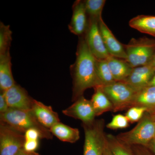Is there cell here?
Wrapping results in <instances>:
<instances>
[{"instance_id": "6da1fadb", "label": "cell", "mask_w": 155, "mask_h": 155, "mask_svg": "<svg viewBox=\"0 0 155 155\" xmlns=\"http://www.w3.org/2000/svg\"><path fill=\"white\" fill-rule=\"evenodd\" d=\"M84 35L80 37L76 51V60L72 67L73 78L72 101L83 96L88 88L103 86L97 75L96 60L87 46Z\"/></svg>"}, {"instance_id": "7a4b0ae2", "label": "cell", "mask_w": 155, "mask_h": 155, "mask_svg": "<svg viewBox=\"0 0 155 155\" xmlns=\"http://www.w3.org/2000/svg\"><path fill=\"white\" fill-rule=\"evenodd\" d=\"M0 121L24 134L26 130L34 128L40 132L42 139L53 138L49 129L42 125L30 110L9 108L5 113L0 114Z\"/></svg>"}, {"instance_id": "3957f363", "label": "cell", "mask_w": 155, "mask_h": 155, "mask_svg": "<svg viewBox=\"0 0 155 155\" xmlns=\"http://www.w3.org/2000/svg\"><path fill=\"white\" fill-rule=\"evenodd\" d=\"M124 47L127 56L125 61L135 68L147 65L151 61L155 51V40L133 38Z\"/></svg>"}, {"instance_id": "277c9868", "label": "cell", "mask_w": 155, "mask_h": 155, "mask_svg": "<svg viewBox=\"0 0 155 155\" xmlns=\"http://www.w3.org/2000/svg\"><path fill=\"white\" fill-rule=\"evenodd\" d=\"M119 140L128 145L146 147L155 138V121L147 112L134 128L118 134Z\"/></svg>"}, {"instance_id": "5b68a950", "label": "cell", "mask_w": 155, "mask_h": 155, "mask_svg": "<svg viewBox=\"0 0 155 155\" xmlns=\"http://www.w3.org/2000/svg\"><path fill=\"white\" fill-rule=\"evenodd\" d=\"M82 126L84 132L83 155H104L107 141L104 120H95L89 124L82 123Z\"/></svg>"}, {"instance_id": "8992f818", "label": "cell", "mask_w": 155, "mask_h": 155, "mask_svg": "<svg viewBox=\"0 0 155 155\" xmlns=\"http://www.w3.org/2000/svg\"><path fill=\"white\" fill-rule=\"evenodd\" d=\"M101 88L113 104L114 112L127 109L137 92L124 81H116Z\"/></svg>"}, {"instance_id": "52a82bcc", "label": "cell", "mask_w": 155, "mask_h": 155, "mask_svg": "<svg viewBox=\"0 0 155 155\" xmlns=\"http://www.w3.org/2000/svg\"><path fill=\"white\" fill-rule=\"evenodd\" d=\"M25 141L24 134L1 122L0 155H15L23 149Z\"/></svg>"}, {"instance_id": "ba28073f", "label": "cell", "mask_w": 155, "mask_h": 155, "mask_svg": "<svg viewBox=\"0 0 155 155\" xmlns=\"http://www.w3.org/2000/svg\"><path fill=\"white\" fill-rule=\"evenodd\" d=\"M98 22L96 19L89 18L88 26L84 38L95 58L97 60H106L110 54L104 44Z\"/></svg>"}, {"instance_id": "9c48e42d", "label": "cell", "mask_w": 155, "mask_h": 155, "mask_svg": "<svg viewBox=\"0 0 155 155\" xmlns=\"http://www.w3.org/2000/svg\"><path fill=\"white\" fill-rule=\"evenodd\" d=\"M62 113L67 116L79 119L84 124L93 123L96 116L91 101L83 96L78 99L72 105L63 110Z\"/></svg>"}, {"instance_id": "30bf717a", "label": "cell", "mask_w": 155, "mask_h": 155, "mask_svg": "<svg viewBox=\"0 0 155 155\" xmlns=\"http://www.w3.org/2000/svg\"><path fill=\"white\" fill-rule=\"evenodd\" d=\"M2 92L4 94L9 108L23 110H31L34 99L20 85L15 84Z\"/></svg>"}, {"instance_id": "8fae6325", "label": "cell", "mask_w": 155, "mask_h": 155, "mask_svg": "<svg viewBox=\"0 0 155 155\" xmlns=\"http://www.w3.org/2000/svg\"><path fill=\"white\" fill-rule=\"evenodd\" d=\"M99 26L104 44L109 54L119 58L126 60L127 56L124 44H122L117 39L103 18L99 21Z\"/></svg>"}, {"instance_id": "7c38bea8", "label": "cell", "mask_w": 155, "mask_h": 155, "mask_svg": "<svg viewBox=\"0 0 155 155\" xmlns=\"http://www.w3.org/2000/svg\"><path fill=\"white\" fill-rule=\"evenodd\" d=\"M155 73V70L149 64L134 68L124 82L137 91L148 86Z\"/></svg>"}, {"instance_id": "4fadbf2b", "label": "cell", "mask_w": 155, "mask_h": 155, "mask_svg": "<svg viewBox=\"0 0 155 155\" xmlns=\"http://www.w3.org/2000/svg\"><path fill=\"white\" fill-rule=\"evenodd\" d=\"M73 13L69 28L72 33L81 36L86 32L88 24L84 1H75L72 7Z\"/></svg>"}, {"instance_id": "5bb4252c", "label": "cell", "mask_w": 155, "mask_h": 155, "mask_svg": "<svg viewBox=\"0 0 155 155\" xmlns=\"http://www.w3.org/2000/svg\"><path fill=\"white\" fill-rule=\"evenodd\" d=\"M30 111L39 122L48 129L61 122L58 113L53 110L51 106L46 105L34 99Z\"/></svg>"}, {"instance_id": "9a60e30c", "label": "cell", "mask_w": 155, "mask_h": 155, "mask_svg": "<svg viewBox=\"0 0 155 155\" xmlns=\"http://www.w3.org/2000/svg\"><path fill=\"white\" fill-rule=\"evenodd\" d=\"M146 108L147 112L155 110V87L147 86L137 93L127 109L132 107Z\"/></svg>"}, {"instance_id": "2e32d148", "label": "cell", "mask_w": 155, "mask_h": 155, "mask_svg": "<svg viewBox=\"0 0 155 155\" xmlns=\"http://www.w3.org/2000/svg\"><path fill=\"white\" fill-rule=\"evenodd\" d=\"M10 52L0 55V88L5 91L15 85Z\"/></svg>"}, {"instance_id": "e0dca14e", "label": "cell", "mask_w": 155, "mask_h": 155, "mask_svg": "<svg viewBox=\"0 0 155 155\" xmlns=\"http://www.w3.org/2000/svg\"><path fill=\"white\" fill-rule=\"evenodd\" d=\"M116 81H123L128 77L133 68L125 60L110 55L106 59Z\"/></svg>"}, {"instance_id": "ac0fdd59", "label": "cell", "mask_w": 155, "mask_h": 155, "mask_svg": "<svg viewBox=\"0 0 155 155\" xmlns=\"http://www.w3.org/2000/svg\"><path fill=\"white\" fill-rule=\"evenodd\" d=\"M49 130L53 135L61 141L74 143L80 138V132L78 129L70 127L61 122L53 125Z\"/></svg>"}, {"instance_id": "d6986e66", "label": "cell", "mask_w": 155, "mask_h": 155, "mask_svg": "<svg viewBox=\"0 0 155 155\" xmlns=\"http://www.w3.org/2000/svg\"><path fill=\"white\" fill-rule=\"evenodd\" d=\"M94 93L91 100L96 116L102 115L104 113L114 110V106L105 94L101 86L94 88Z\"/></svg>"}, {"instance_id": "ffe728a7", "label": "cell", "mask_w": 155, "mask_h": 155, "mask_svg": "<svg viewBox=\"0 0 155 155\" xmlns=\"http://www.w3.org/2000/svg\"><path fill=\"white\" fill-rule=\"evenodd\" d=\"M129 25L140 32L155 37V16L138 15L130 19Z\"/></svg>"}, {"instance_id": "44dd1931", "label": "cell", "mask_w": 155, "mask_h": 155, "mask_svg": "<svg viewBox=\"0 0 155 155\" xmlns=\"http://www.w3.org/2000/svg\"><path fill=\"white\" fill-rule=\"evenodd\" d=\"M109 148L114 155H134L130 146L122 142L116 137L111 134H106Z\"/></svg>"}, {"instance_id": "7402d4cb", "label": "cell", "mask_w": 155, "mask_h": 155, "mask_svg": "<svg viewBox=\"0 0 155 155\" xmlns=\"http://www.w3.org/2000/svg\"><path fill=\"white\" fill-rule=\"evenodd\" d=\"M96 70L98 77L103 86L116 82L106 60H96Z\"/></svg>"}, {"instance_id": "603a6c76", "label": "cell", "mask_w": 155, "mask_h": 155, "mask_svg": "<svg viewBox=\"0 0 155 155\" xmlns=\"http://www.w3.org/2000/svg\"><path fill=\"white\" fill-rule=\"evenodd\" d=\"M84 1L87 14L89 18L99 21L102 18V14L105 0H86Z\"/></svg>"}, {"instance_id": "cb8c5ba5", "label": "cell", "mask_w": 155, "mask_h": 155, "mask_svg": "<svg viewBox=\"0 0 155 155\" xmlns=\"http://www.w3.org/2000/svg\"><path fill=\"white\" fill-rule=\"evenodd\" d=\"M12 32L9 25L0 23V55L10 52Z\"/></svg>"}, {"instance_id": "d4e9b609", "label": "cell", "mask_w": 155, "mask_h": 155, "mask_svg": "<svg viewBox=\"0 0 155 155\" xmlns=\"http://www.w3.org/2000/svg\"><path fill=\"white\" fill-rule=\"evenodd\" d=\"M129 122L126 116L122 114H117L113 117L111 122L108 123L106 126L113 130L122 129L128 127Z\"/></svg>"}, {"instance_id": "484cf974", "label": "cell", "mask_w": 155, "mask_h": 155, "mask_svg": "<svg viewBox=\"0 0 155 155\" xmlns=\"http://www.w3.org/2000/svg\"><path fill=\"white\" fill-rule=\"evenodd\" d=\"M147 112V109L142 107H134L129 108L125 116L131 123L139 122Z\"/></svg>"}, {"instance_id": "4316f807", "label": "cell", "mask_w": 155, "mask_h": 155, "mask_svg": "<svg viewBox=\"0 0 155 155\" xmlns=\"http://www.w3.org/2000/svg\"><path fill=\"white\" fill-rule=\"evenodd\" d=\"M39 144V140H25L23 149L27 153L36 152Z\"/></svg>"}, {"instance_id": "83f0119b", "label": "cell", "mask_w": 155, "mask_h": 155, "mask_svg": "<svg viewBox=\"0 0 155 155\" xmlns=\"http://www.w3.org/2000/svg\"><path fill=\"white\" fill-rule=\"evenodd\" d=\"M25 140H39L40 138H42L40 132L34 128L26 130L24 134Z\"/></svg>"}, {"instance_id": "f1b7e54d", "label": "cell", "mask_w": 155, "mask_h": 155, "mask_svg": "<svg viewBox=\"0 0 155 155\" xmlns=\"http://www.w3.org/2000/svg\"><path fill=\"white\" fill-rule=\"evenodd\" d=\"M134 155H153L146 147L140 145L131 146Z\"/></svg>"}, {"instance_id": "f546056e", "label": "cell", "mask_w": 155, "mask_h": 155, "mask_svg": "<svg viewBox=\"0 0 155 155\" xmlns=\"http://www.w3.org/2000/svg\"><path fill=\"white\" fill-rule=\"evenodd\" d=\"M9 107L3 92L0 94V114L5 113Z\"/></svg>"}, {"instance_id": "4dcf8cb0", "label": "cell", "mask_w": 155, "mask_h": 155, "mask_svg": "<svg viewBox=\"0 0 155 155\" xmlns=\"http://www.w3.org/2000/svg\"><path fill=\"white\" fill-rule=\"evenodd\" d=\"M146 147L155 155V138L149 143Z\"/></svg>"}, {"instance_id": "1f68e13d", "label": "cell", "mask_w": 155, "mask_h": 155, "mask_svg": "<svg viewBox=\"0 0 155 155\" xmlns=\"http://www.w3.org/2000/svg\"><path fill=\"white\" fill-rule=\"evenodd\" d=\"M107 139V138H106ZM104 155H114L111 152L108 146L107 142L106 141L105 147L104 150Z\"/></svg>"}, {"instance_id": "d6a6232c", "label": "cell", "mask_w": 155, "mask_h": 155, "mask_svg": "<svg viewBox=\"0 0 155 155\" xmlns=\"http://www.w3.org/2000/svg\"><path fill=\"white\" fill-rule=\"evenodd\" d=\"M148 64L150 65L155 70V51L151 61H150V62Z\"/></svg>"}, {"instance_id": "836d02e7", "label": "cell", "mask_w": 155, "mask_h": 155, "mask_svg": "<svg viewBox=\"0 0 155 155\" xmlns=\"http://www.w3.org/2000/svg\"><path fill=\"white\" fill-rule=\"evenodd\" d=\"M148 86L155 87V73L152 78L151 80L150 81Z\"/></svg>"}, {"instance_id": "e575fe53", "label": "cell", "mask_w": 155, "mask_h": 155, "mask_svg": "<svg viewBox=\"0 0 155 155\" xmlns=\"http://www.w3.org/2000/svg\"><path fill=\"white\" fill-rule=\"evenodd\" d=\"M147 113L149 114V115L150 116L151 118L154 121H155V110L151 111V112H147Z\"/></svg>"}, {"instance_id": "d590c367", "label": "cell", "mask_w": 155, "mask_h": 155, "mask_svg": "<svg viewBox=\"0 0 155 155\" xmlns=\"http://www.w3.org/2000/svg\"><path fill=\"white\" fill-rule=\"evenodd\" d=\"M28 153L26 152L23 149H22L21 150L19 151L18 152H17V153L15 155H26Z\"/></svg>"}, {"instance_id": "8d00e7d4", "label": "cell", "mask_w": 155, "mask_h": 155, "mask_svg": "<svg viewBox=\"0 0 155 155\" xmlns=\"http://www.w3.org/2000/svg\"><path fill=\"white\" fill-rule=\"evenodd\" d=\"M26 155H40L38 153L34 152L32 153H28Z\"/></svg>"}]
</instances>
